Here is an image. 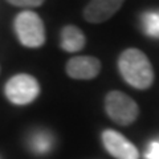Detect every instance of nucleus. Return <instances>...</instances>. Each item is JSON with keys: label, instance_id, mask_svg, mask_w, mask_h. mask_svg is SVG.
Masks as SVG:
<instances>
[{"label": "nucleus", "instance_id": "nucleus-1", "mask_svg": "<svg viewBox=\"0 0 159 159\" xmlns=\"http://www.w3.org/2000/svg\"><path fill=\"white\" fill-rule=\"evenodd\" d=\"M118 69L125 82L139 90H146L154 82V70L150 60L137 48H127L121 53Z\"/></svg>", "mask_w": 159, "mask_h": 159}, {"label": "nucleus", "instance_id": "nucleus-2", "mask_svg": "<svg viewBox=\"0 0 159 159\" xmlns=\"http://www.w3.org/2000/svg\"><path fill=\"white\" fill-rule=\"evenodd\" d=\"M105 110L109 118L121 126L131 125L139 116L138 103L119 90H111L106 94Z\"/></svg>", "mask_w": 159, "mask_h": 159}, {"label": "nucleus", "instance_id": "nucleus-3", "mask_svg": "<svg viewBox=\"0 0 159 159\" xmlns=\"http://www.w3.org/2000/svg\"><path fill=\"white\" fill-rule=\"evenodd\" d=\"M15 31L19 41L27 48H39L45 43V28L37 13L24 11L15 19Z\"/></svg>", "mask_w": 159, "mask_h": 159}, {"label": "nucleus", "instance_id": "nucleus-4", "mask_svg": "<svg viewBox=\"0 0 159 159\" xmlns=\"http://www.w3.org/2000/svg\"><path fill=\"white\" fill-rule=\"evenodd\" d=\"M40 85L29 74H16L6 84V96L15 105H28L37 98Z\"/></svg>", "mask_w": 159, "mask_h": 159}, {"label": "nucleus", "instance_id": "nucleus-5", "mask_svg": "<svg viewBox=\"0 0 159 159\" xmlns=\"http://www.w3.org/2000/svg\"><path fill=\"white\" fill-rule=\"evenodd\" d=\"M102 143L106 151L117 159H139L137 147L116 130H111V129L103 130Z\"/></svg>", "mask_w": 159, "mask_h": 159}, {"label": "nucleus", "instance_id": "nucleus-6", "mask_svg": "<svg viewBox=\"0 0 159 159\" xmlns=\"http://www.w3.org/2000/svg\"><path fill=\"white\" fill-rule=\"evenodd\" d=\"M101 70V62L97 57L78 56L73 57L66 64V73L74 80H92L96 78Z\"/></svg>", "mask_w": 159, "mask_h": 159}, {"label": "nucleus", "instance_id": "nucleus-7", "mask_svg": "<svg viewBox=\"0 0 159 159\" xmlns=\"http://www.w3.org/2000/svg\"><path fill=\"white\" fill-rule=\"evenodd\" d=\"M125 0H90L84 11L86 21L98 24L109 20L116 13Z\"/></svg>", "mask_w": 159, "mask_h": 159}, {"label": "nucleus", "instance_id": "nucleus-8", "mask_svg": "<svg viewBox=\"0 0 159 159\" xmlns=\"http://www.w3.org/2000/svg\"><path fill=\"white\" fill-rule=\"evenodd\" d=\"M86 39L85 34L82 33V31L76 25H66L62 28L61 31V40H60V45L61 49H64L65 52L73 53L78 52L85 47Z\"/></svg>", "mask_w": 159, "mask_h": 159}, {"label": "nucleus", "instance_id": "nucleus-9", "mask_svg": "<svg viewBox=\"0 0 159 159\" xmlns=\"http://www.w3.org/2000/svg\"><path fill=\"white\" fill-rule=\"evenodd\" d=\"M29 147L36 154H47L53 147V135L47 131H36L29 137Z\"/></svg>", "mask_w": 159, "mask_h": 159}, {"label": "nucleus", "instance_id": "nucleus-10", "mask_svg": "<svg viewBox=\"0 0 159 159\" xmlns=\"http://www.w3.org/2000/svg\"><path fill=\"white\" fill-rule=\"evenodd\" d=\"M143 29L151 37H159V13H146L142 19Z\"/></svg>", "mask_w": 159, "mask_h": 159}, {"label": "nucleus", "instance_id": "nucleus-11", "mask_svg": "<svg viewBox=\"0 0 159 159\" xmlns=\"http://www.w3.org/2000/svg\"><path fill=\"white\" fill-rule=\"evenodd\" d=\"M7 2L16 7H39L44 3V0H7Z\"/></svg>", "mask_w": 159, "mask_h": 159}, {"label": "nucleus", "instance_id": "nucleus-12", "mask_svg": "<svg viewBox=\"0 0 159 159\" xmlns=\"http://www.w3.org/2000/svg\"><path fill=\"white\" fill-rule=\"evenodd\" d=\"M146 159H159V141L150 143L146 151Z\"/></svg>", "mask_w": 159, "mask_h": 159}]
</instances>
